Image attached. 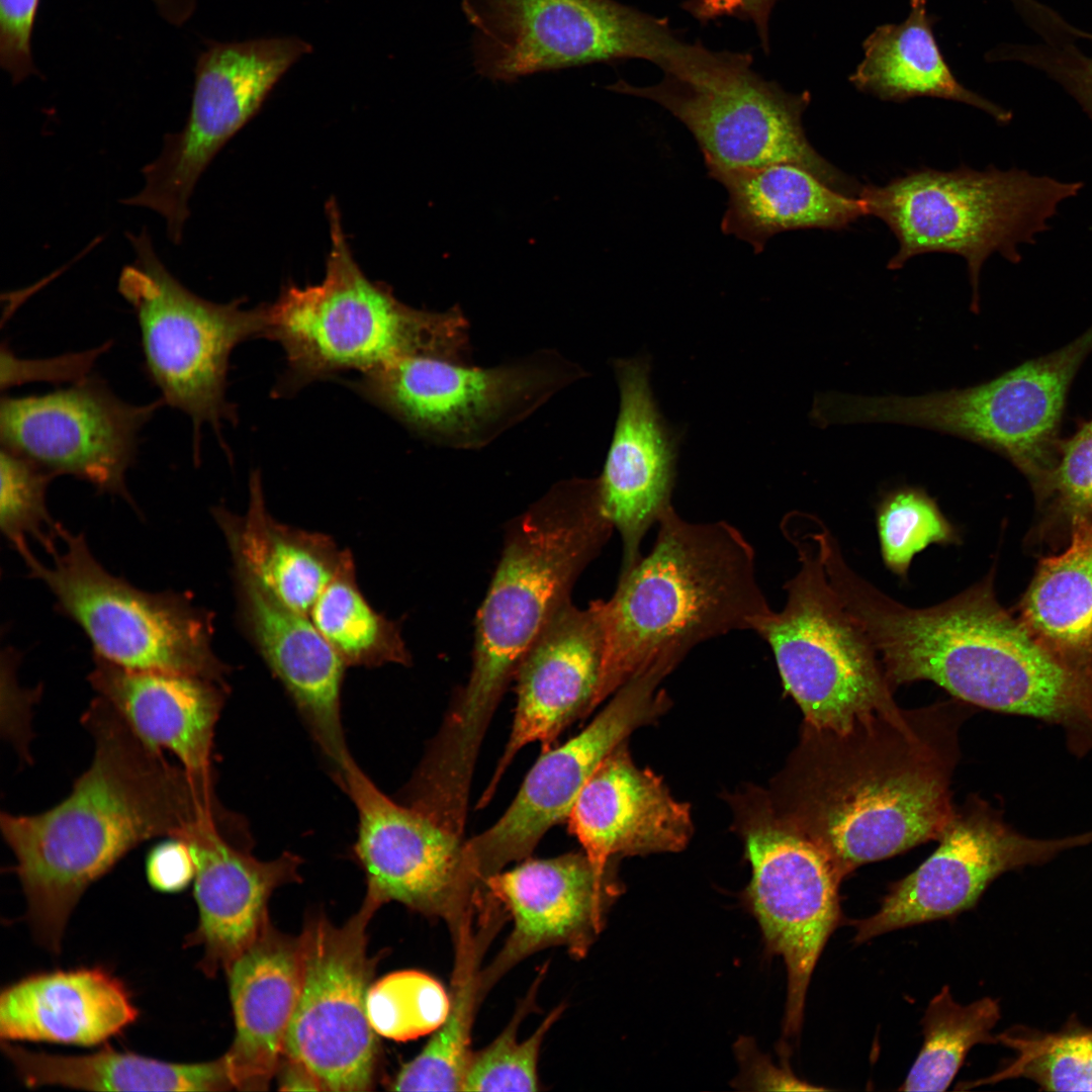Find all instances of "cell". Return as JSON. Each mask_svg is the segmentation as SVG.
Returning a JSON list of instances; mask_svg holds the SVG:
<instances>
[{"instance_id": "1", "label": "cell", "mask_w": 1092, "mask_h": 1092, "mask_svg": "<svg viewBox=\"0 0 1092 1092\" xmlns=\"http://www.w3.org/2000/svg\"><path fill=\"white\" fill-rule=\"evenodd\" d=\"M81 722L94 741V755L71 793L38 814L0 816L27 921L54 953L84 892L127 852L155 837H179L220 809L213 780L170 763L101 697Z\"/></svg>"}, {"instance_id": "2", "label": "cell", "mask_w": 1092, "mask_h": 1092, "mask_svg": "<svg viewBox=\"0 0 1092 1092\" xmlns=\"http://www.w3.org/2000/svg\"><path fill=\"white\" fill-rule=\"evenodd\" d=\"M954 702L897 705L845 730L816 729L791 822L841 882L859 866L939 838L951 820Z\"/></svg>"}, {"instance_id": "3", "label": "cell", "mask_w": 1092, "mask_h": 1092, "mask_svg": "<svg viewBox=\"0 0 1092 1092\" xmlns=\"http://www.w3.org/2000/svg\"><path fill=\"white\" fill-rule=\"evenodd\" d=\"M657 526L650 552L600 600L605 646L593 709L653 663L676 665L706 640L754 632L771 611L754 550L734 526L689 522L673 508Z\"/></svg>"}, {"instance_id": "4", "label": "cell", "mask_w": 1092, "mask_h": 1092, "mask_svg": "<svg viewBox=\"0 0 1092 1092\" xmlns=\"http://www.w3.org/2000/svg\"><path fill=\"white\" fill-rule=\"evenodd\" d=\"M598 477L553 484L516 518L475 617L469 678L446 716L458 739L482 741L495 708L531 645L568 602L611 536Z\"/></svg>"}, {"instance_id": "5", "label": "cell", "mask_w": 1092, "mask_h": 1092, "mask_svg": "<svg viewBox=\"0 0 1092 1092\" xmlns=\"http://www.w3.org/2000/svg\"><path fill=\"white\" fill-rule=\"evenodd\" d=\"M326 210L331 247L324 279L288 284L267 305L264 337L278 342L286 358L275 394L289 395L347 370L367 373L403 357L470 363V325L461 307L415 308L370 280L352 255L333 198Z\"/></svg>"}, {"instance_id": "6", "label": "cell", "mask_w": 1092, "mask_h": 1092, "mask_svg": "<svg viewBox=\"0 0 1092 1092\" xmlns=\"http://www.w3.org/2000/svg\"><path fill=\"white\" fill-rule=\"evenodd\" d=\"M1082 181H1064L1027 170L962 166L952 171L920 169L883 186H863L857 196L867 215L883 220L899 247L887 267L897 270L929 252L962 256L972 286L971 309H980V273L994 253L1013 264L1020 248L1034 245L1051 229L1066 200L1079 195Z\"/></svg>"}, {"instance_id": "7", "label": "cell", "mask_w": 1092, "mask_h": 1092, "mask_svg": "<svg viewBox=\"0 0 1092 1092\" xmlns=\"http://www.w3.org/2000/svg\"><path fill=\"white\" fill-rule=\"evenodd\" d=\"M781 528L799 568L785 584L784 608L762 617L754 632L770 647L808 726L845 730L895 706L892 688L869 636L830 583L808 515L792 513Z\"/></svg>"}, {"instance_id": "8", "label": "cell", "mask_w": 1092, "mask_h": 1092, "mask_svg": "<svg viewBox=\"0 0 1092 1092\" xmlns=\"http://www.w3.org/2000/svg\"><path fill=\"white\" fill-rule=\"evenodd\" d=\"M134 261L122 268L118 291L131 306L140 331L144 371L165 404L187 415L193 427L194 461L201 428L221 439L222 421L237 422L226 399L229 360L242 342L264 337L267 305L216 303L185 287L159 259L147 232L128 236Z\"/></svg>"}, {"instance_id": "9", "label": "cell", "mask_w": 1092, "mask_h": 1092, "mask_svg": "<svg viewBox=\"0 0 1092 1092\" xmlns=\"http://www.w3.org/2000/svg\"><path fill=\"white\" fill-rule=\"evenodd\" d=\"M587 375L552 348L492 367L403 357L351 382L359 394L423 440L479 450Z\"/></svg>"}, {"instance_id": "10", "label": "cell", "mask_w": 1092, "mask_h": 1092, "mask_svg": "<svg viewBox=\"0 0 1092 1092\" xmlns=\"http://www.w3.org/2000/svg\"><path fill=\"white\" fill-rule=\"evenodd\" d=\"M472 28V65L493 82L624 59L664 74L690 65L699 43L665 20L615 0H459Z\"/></svg>"}, {"instance_id": "11", "label": "cell", "mask_w": 1092, "mask_h": 1092, "mask_svg": "<svg viewBox=\"0 0 1092 1092\" xmlns=\"http://www.w3.org/2000/svg\"><path fill=\"white\" fill-rule=\"evenodd\" d=\"M63 552L50 566L29 547L19 554L29 574L56 599L57 611L76 623L94 656L139 670L177 672L225 684L228 666L212 650L211 615L186 594L150 593L108 572L82 534L60 527ZM226 685V684H225Z\"/></svg>"}, {"instance_id": "12", "label": "cell", "mask_w": 1092, "mask_h": 1092, "mask_svg": "<svg viewBox=\"0 0 1092 1092\" xmlns=\"http://www.w3.org/2000/svg\"><path fill=\"white\" fill-rule=\"evenodd\" d=\"M1092 352V325L1066 346L981 384L923 395L864 396L869 423L920 427L984 446L1011 462L1032 491L1055 466L1072 382Z\"/></svg>"}, {"instance_id": "13", "label": "cell", "mask_w": 1092, "mask_h": 1092, "mask_svg": "<svg viewBox=\"0 0 1092 1092\" xmlns=\"http://www.w3.org/2000/svg\"><path fill=\"white\" fill-rule=\"evenodd\" d=\"M751 57L716 52L706 64L681 76L637 87L625 81L610 90L652 100L693 134L706 164L728 168L792 164L837 191H852L846 177L807 140L802 116L811 95L793 94L751 69Z\"/></svg>"}, {"instance_id": "14", "label": "cell", "mask_w": 1092, "mask_h": 1092, "mask_svg": "<svg viewBox=\"0 0 1092 1092\" xmlns=\"http://www.w3.org/2000/svg\"><path fill=\"white\" fill-rule=\"evenodd\" d=\"M310 50L296 36L210 42L196 61L185 125L165 136L159 157L143 169V189L124 203L161 214L170 240L179 244L189 198L202 173L257 113L285 72Z\"/></svg>"}, {"instance_id": "15", "label": "cell", "mask_w": 1092, "mask_h": 1092, "mask_svg": "<svg viewBox=\"0 0 1092 1092\" xmlns=\"http://www.w3.org/2000/svg\"><path fill=\"white\" fill-rule=\"evenodd\" d=\"M379 907L365 897L343 926L320 915L299 935L302 983L284 1056L321 1090L367 1091L374 1084L378 1052L366 1000L375 961L368 956L367 927Z\"/></svg>"}, {"instance_id": "16", "label": "cell", "mask_w": 1092, "mask_h": 1092, "mask_svg": "<svg viewBox=\"0 0 1092 1092\" xmlns=\"http://www.w3.org/2000/svg\"><path fill=\"white\" fill-rule=\"evenodd\" d=\"M339 785L358 813L354 853L366 875V897L442 918L453 933L476 910L481 892L462 837L385 796L352 756Z\"/></svg>"}, {"instance_id": "17", "label": "cell", "mask_w": 1092, "mask_h": 1092, "mask_svg": "<svg viewBox=\"0 0 1092 1092\" xmlns=\"http://www.w3.org/2000/svg\"><path fill=\"white\" fill-rule=\"evenodd\" d=\"M163 404L126 402L96 375L43 394L2 395L1 446L54 477L71 475L131 503L125 473L141 430Z\"/></svg>"}, {"instance_id": "18", "label": "cell", "mask_w": 1092, "mask_h": 1092, "mask_svg": "<svg viewBox=\"0 0 1092 1092\" xmlns=\"http://www.w3.org/2000/svg\"><path fill=\"white\" fill-rule=\"evenodd\" d=\"M671 670L655 663L637 673L579 734L542 752L505 814L464 841L466 864L480 887L508 863L528 858L544 834L568 818L600 763L661 703L655 690Z\"/></svg>"}, {"instance_id": "19", "label": "cell", "mask_w": 1092, "mask_h": 1092, "mask_svg": "<svg viewBox=\"0 0 1092 1092\" xmlns=\"http://www.w3.org/2000/svg\"><path fill=\"white\" fill-rule=\"evenodd\" d=\"M939 839L922 864L890 887L875 914L853 923L856 942L970 909L999 875L1086 845L1092 831L1059 839L1026 837L987 804L973 801L954 812Z\"/></svg>"}, {"instance_id": "20", "label": "cell", "mask_w": 1092, "mask_h": 1092, "mask_svg": "<svg viewBox=\"0 0 1092 1092\" xmlns=\"http://www.w3.org/2000/svg\"><path fill=\"white\" fill-rule=\"evenodd\" d=\"M748 900L768 948L788 974L785 1031L794 1035L816 963L841 919L840 881L824 854L788 822H764L746 836Z\"/></svg>"}, {"instance_id": "21", "label": "cell", "mask_w": 1092, "mask_h": 1092, "mask_svg": "<svg viewBox=\"0 0 1092 1092\" xmlns=\"http://www.w3.org/2000/svg\"><path fill=\"white\" fill-rule=\"evenodd\" d=\"M484 892L509 911L514 927L504 947L480 972V993L513 967L551 946L582 958L601 932L618 889L609 872H599L584 852L527 859L484 883Z\"/></svg>"}, {"instance_id": "22", "label": "cell", "mask_w": 1092, "mask_h": 1092, "mask_svg": "<svg viewBox=\"0 0 1092 1092\" xmlns=\"http://www.w3.org/2000/svg\"><path fill=\"white\" fill-rule=\"evenodd\" d=\"M224 810L208 813L179 837L195 862L198 924L185 941L202 948L199 967L208 977L226 971L268 927V901L279 887L299 881V856L284 852L263 861L239 847Z\"/></svg>"}, {"instance_id": "23", "label": "cell", "mask_w": 1092, "mask_h": 1092, "mask_svg": "<svg viewBox=\"0 0 1092 1092\" xmlns=\"http://www.w3.org/2000/svg\"><path fill=\"white\" fill-rule=\"evenodd\" d=\"M620 408L599 488L604 511L622 541L621 573L642 557L646 532L671 510L676 438L652 395L647 357L613 362Z\"/></svg>"}, {"instance_id": "24", "label": "cell", "mask_w": 1092, "mask_h": 1092, "mask_svg": "<svg viewBox=\"0 0 1092 1092\" xmlns=\"http://www.w3.org/2000/svg\"><path fill=\"white\" fill-rule=\"evenodd\" d=\"M604 646L600 600L584 609L568 602L545 626L517 668L512 731L479 807L522 747L540 742L542 752L549 750L570 723L593 711Z\"/></svg>"}, {"instance_id": "25", "label": "cell", "mask_w": 1092, "mask_h": 1092, "mask_svg": "<svg viewBox=\"0 0 1092 1092\" xmlns=\"http://www.w3.org/2000/svg\"><path fill=\"white\" fill-rule=\"evenodd\" d=\"M234 570L242 628L288 693L339 782L351 757L341 717L346 664L308 615L287 606L247 572Z\"/></svg>"}, {"instance_id": "26", "label": "cell", "mask_w": 1092, "mask_h": 1092, "mask_svg": "<svg viewBox=\"0 0 1092 1092\" xmlns=\"http://www.w3.org/2000/svg\"><path fill=\"white\" fill-rule=\"evenodd\" d=\"M567 820L601 873L617 855L681 850L692 834L689 806L675 801L660 778L637 767L623 743L587 780Z\"/></svg>"}, {"instance_id": "27", "label": "cell", "mask_w": 1092, "mask_h": 1092, "mask_svg": "<svg viewBox=\"0 0 1092 1092\" xmlns=\"http://www.w3.org/2000/svg\"><path fill=\"white\" fill-rule=\"evenodd\" d=\"M235 1038L222 1056L234 1089L264 1091L279 1069L302 983L298 937L271 924L225 971Z\"/></svg>"}, {"instance_id": "28", "label": "cell", "mask_w": 1092, "mask_h": 1092, "mask_svg": "<svg viewBox=\"0 0 1092 1092\" xmlns=\"http://www.w3.org/2000/svg\"><path fill=\"white\" fill-rule=\"evenodd\" d=\"M88 680L147 742L174 753L193 775L213 780L211 753L226 685L197 675L139 670L94 656Z\"/></svg>"}, {"instance_id": "29", "label": "cell", "mask_w": 1092, "mask_h": 1092, "mask_svg": "<svg viewBox=\"0 0 1092 1092\" xmlns=\"http://www.w3.org/2000/svg\"><path fill=\"white\" fill-rule=\"evenodd\" d=\"M138 1016L123 982L99 967L31 974L0 994L2 1041L93 1046Z\"/></svg>"}, {"instance_id": "30", "label": "cell", "mask_w": 1092, "mask_h": 1092, "mask_svg": "<svg viewBox=\"0 0 1092 1092\" xmlns=\"http://www.w3.org/2000/svg\"><path fill=\"white\" fill-rule=\"evenodd\" d=\"M727 191L721 221L725 235L749 244L755 254L783 232L841 230L867 215L862 200L828 186L792 164L728 168L706 164Z\"/></svg>"}, {"instance_id": "31", "label": "cell", "mask_w": 1092, "mask_h": 1092, "mask_svg": "<svg viewBox=\"0 0 1092 1092\" xmlns=\"http://www.w3.org/2000/svg\"><path fill=\"white\" fill-rule=\"evenodd\" d=\"M249 489L245 515L223 508L213 510L234 567L253 576L287 606L309 616L348 551L340 550L325 534L274 519L267 510L258 470L251 474Z\"/></svg>"}, {"instance_id": "32", "label": "cell", "mask_w": 1092, "mask_h": 1092, "mask_svg": "<svg viewBox=\"0 0 1092 1092\" xmlns=\"http://www.w3.org/2000/svg\"><path fill=\"white\" fill-rule=\"evenodd\" d=\"M935 18L926 0H910L899 23L880 25L862 43V59L849 76L859 91L882 100L901 102L934 97L964 102L1007 124L1012 112L969 90L953 76L933 33Z\"/></svg>"}, {"instance_id": "33", "label": "cell", "mask_w": 1092, "mask_h": 1092, "mask_svg": "<svg viewBox=\"0 0 1092 1092\" xmlns=\"http://www.w3.org/2000/svg\"><path fill=\"white\" fill-rule=\"evenodd\" d=\"M2 1051L30 1088L62 1086L97 1091H224L234 1089L223 1057L204 1063H170L102 1049L81 1056L29 1051L2 1041Z\"/></svg>"}, {"instance_id": "34", "label": "cell", "mask_w": 1092, "mask_h": 1092, "mask_svg": "<svg viewBox=\"0 0 1092 1092\" xmlns=\"http://www.w3.org/2000/svg\"><path fill=\"white\" fill-rule=\"evenodd\" d=\"M1017 609L1044 648L1092 676V520L1072 531L1065 549L1039 561Z\"/></svg>"}, {"instance_id": "35", "label": "cell", "mask_w": 1092, "mask_h": 1092, "mask_svg": "<svg viewBox=\"0 0 1092 1092\" xmlns=\"http://www.w3.org/2000/svg\"><path fill=\"white\" fill-rule=\"evenodd\" d=\"M463 923L455 933V963L450 1008L422 1052L391 1080L394 1091H461L472 1056L471 1028L481 1002L480 961L499 920L482 915Z\"/></svg>"}, {"instance_id": "36", "label": "cell", "mask_w": 1092, "mask_h": 1092, "mask_svg": "<svg viewBox=\"0 0 1092 1092\" xmlns=\"http://www.w3.org/2000/svg\"><path fill=\"white\" fill-rule=\"evenodd\" d=\"M309 617L346 666L412 662L397 624L377 613L361 593L349 551Z\"/></svg>"}, {"instance_id": "37", "label": "cell", "mask_w": 1092, "mask_h": 1092, "mask_svg": "<svg viewBox=\"0 0 1092 1092\" xmlns=\"http://www.w3.org/2000/svg\"><path fill=\"white\" fill-rule=\"evenodd\" d=\"M999 1018V1004L993 998L962 1005L948 986L942 987L922 1017L923 1044L899 1090H945L974 1045L996 1042L992 1029Z\"/></svg>"}, {"instance_id": "38", "label": "cell", "mask_w": 1092, "mask_h": 1092, "mask_svg": "<svg viewBox=\"0 0 1092 1092\" xmlns=\"http://www.w3.org/2000/svg\"><path fill=\"white\" fill-rule=\"evenodd\" d=\"M1033 493L1037 519L1029 542L1058 552L1078 525L1092 520V419L1061 440L1054 468Z\"/></svg>"}, {"instance_id": "39", "label": "cell", "mask_w": 1092, "mask_h": 1092, "mask_svg": "<svg viewBox=\"0 0 1092 1092\" xmlns=\"http://www.w3.org/2000/svg\"><path fill=\"white\" fill-rule=\"evenodd\" d=\"M995 1038L1013 1051L1014 1058L968 1088L1024 1078L1048 1091H1092V1029L1074 1027L1046 1033L1018 1027Z\"/></svg>"}, {"instance_id": "40", "label": "cell", "mask_w": 1092, "mask_h": 1092, "mask_svg": "<svg viewBox=\"0 0 1092 1092\" xmlns=\"http://www.w3.org/2000/svg\"><path fill=\"white\" fill-rule=\"evenodd\" d=\"M876 522L883 562L903 579L914 556L929 545L961 543L957 528L921 487L902 486L885 493Z\"/></svg>"}, {"instance_id": "41", "label": "cell", "mask_w": 1092, "mask_h": 1092, "mask_svg": "<svg viewBox=\"0 0 1092 1092\" xmlns=\"http://www.w3.org/2000/svg\"><path fill=\"white\" fill-rule=\"evenodd\" d=\"M366 1007L377 1034L404 1041L437 1030L449 1012L450 997L433 977L400 971L370 986Z\"/></svg>"}, {"instance_id": "42", "label": "cell", "mask_w": 1092, "mask_h": 1092, "mask_svg": "<svg viewBox=\"0 0 1092 1092\" xmlns=\"http://www.w3.org/2000/svg\"><path fill=\"white\" fill-rule=\"evenodd\" d=\"M544 971L536 978L528 996L519 1004L502 1033L482 1051L472 1053L461 1091L539 1090L537 1064L540 1049L547 1032L563 1012V1005L552 1010L527 1039L519 1041L518 1030L532 1009Z\"/></svg>"}, {"instance_id": "43", "label": "cell", "mask_w": 1092, "mask_h": 1092, "mask_svg": "<svg viewBox=\"0 0 1092 1092\" xmlns=\"http://www.w3.org/2000/svg\"><path fill=\"white\" fill-rule=\"evenodd\" d=\"M0 527L17 552L27 545V537L37 540L52 553L56 550L61 525L47 508L46 493L54 478L29 459L1 446Z\"/></svg>"}, {"instance_id": "44", "label": "cell", "mask_w": 1092, "mask_h": 1092, "mask_svg": "<svg viewBox=\"0 0 1092 1092\" xmlns=\"http://www.w3.org/2000/svg\"><path fill=\"white\" fill-rule=\"evenodd\" d=\"M40 0H0V65L18 84L37 73L32 33Z\"/></svg>"}, {"instance_id": "45", "label": "cell", "mask_w": 1092, "mask_h": 1092, "mask_svg": "<svg viewBox=\"0 0 1092 1092\" xmlns=\"http://www.w3.org/2000/svg\"><path fill=\"white\" fill-rule=\"evenodd\" d=\"M109 347V343L90 351L63 355L47 360H24L16 358L9 347L2 346L1 388L5 389L26 381H78L90 371L98 355Z\"/></svg>"}, {"instance_id": "46", "label": "cell", "mask_w": 1092, "mask_h": 1092, "mask_svg": "<svg viewBox=\"0 0 1092 1092\" xmlns=\"http://www.w3.org/2000/svg\"><path fill=\"white\" fill-rule=\"evenodd\" d=\"M196 875L193 852L182 839L168 837L157 843L146 857V877L151 887L162 893L185 890Z\"/></svg>"}, {"instance_id": "47", "label": "cell", "mask_w": 1092, "mask_h": 1092, "mask_svg": "<svg viewBox=\"0 0 1092 1092\" xmlns=\"http://www.w3.org/2000/svg\"><path fill=\"white\" fill-rule=\"evenodd\" d=\"M778 0H687L684 4L701 21L722 16L747 19L755 25L764 49L768 48V20Z\"/></svg>"}, {"instance_id": "48", "label": "cell", "mask_w": 1092, "mask_h": 1092, "mask_svg": "<svg viewBox=\"0 0 1092 1092\" xmlns=\"http://www.w3.org/2000/svg\"><path fill=\"white\" fill-rule=\"evenodd\" d=\"M739 1059L746 1069V1083L758 1090H822L799 1080L789 1069L778 1068L769 1060L752 1050V1044L738 1042Z\"/></svg>"}, {"instance_id": "49", "label": "cell", "mask_w": 1092, "mask_h": 1092, "mask_svg": "<svg viewBox=\"0 0 1092 1092\" xmlns=\"http://www.w3.org/2000/svg\"><path fill=\"white\" fill-rule=\"evenodd\" d=\"M1021 17L1035 32L1050 29L1057 21L1058 12L1037 0H1011Z\"/></svg>"}, {"instance_id": "50", "label": "cell", "mask_w": 1092, "mask_h": 1092, "mask_svg": "<svg viewBox=\"0 0 1092 1092\" xmlns=\"http://www.w3.org/2000/svg\"><path fill=\"white\" fill-rule=\"evenodd\" d=\"M159 14L171 25L182 26L193 15L197 0H151Z\"/></svg>"}]
</instances>
